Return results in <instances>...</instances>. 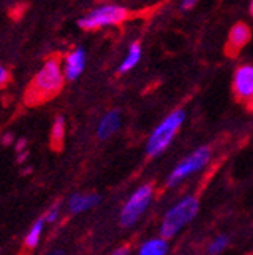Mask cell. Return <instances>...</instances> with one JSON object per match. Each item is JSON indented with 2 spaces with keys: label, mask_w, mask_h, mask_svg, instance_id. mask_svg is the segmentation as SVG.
<instances>
[{
  "label": "cell",
  "mask_w": 253,
  "mask_h": 255,
  "mask_svg": "<svg viewBox=\"0 0 253 255\" xmlns=\"http://www.w3.org/2000/svg\"><path fill=\"white\" fill-rule=\"evenodd\" d=\"M66 75L62 73L61 69V56L52 55L46 59L44 66L38 70L32 82L29 84L26 94H24V102L30 107L44 104L55 96L59 94V91L64 87Z\"/></svg>",
  "instance_id": "obj_1"
},
{
  "label": "cell",
  "mask_w": 253,
  "mask_h": 255,
  "mask_svg": "<svg viewBox=\"0 0 253 255\" xmlns=\"http://www.w3.org/2000/svg\"><path fill=\"white\" fill-rule=\"evenodd\" d=\"M85 67V50L82 47H78L72 53L67 55L66 58V67H64V75L67 81H75L79 78Z\"/></svg>",
  "instance_id": "obj_9"
},
{
  "label": "cell",
  "mask_w": 253,
  "mask_h": 255,
  "mask_svg": "<svg viewBox=\"0 0 253 255\" xmlns=\"http://www.w3.org/2000/svg\"><path fill=\"white\" fill-rule=\"evenodd\" d=\"M140 55H141V44H140V41H135L132 46H131V52H129V56L124 59V62L120 66V69H118V73H124V72H128V70H131L135 64L138 62V59H140Z\"/></svg>",
  "instance_id": "obj_15"
},
{
  "label": "cell",
  "mask_w": 253,
  "mask_h": 255,
  "mask_svg": "<svg viewBox=\"0 0 253 255\" xmlns=\"http://www.w3.org/2000/svg\"><path fill=\"white\" fill-rule=\"evenodd\" d=\"M64 137H66V122L62 117H56L52 132H50V146L55 150H61L62 144H64Z\"/></svg>",
  "instance_id": "obj_12"
},
{
  "label": "cell",
  "mask_w": 253,
  "mask_h": 255,
  "mask_svg": "<svg viewBox=\"0 0 253 255\" xmlns=\"http://www.w3.org/2000/svg\"><path fill=\"white\" fill-rule=\"evenodd\" d=\"M211 156V150L209 147L203 146L200 149H197L196 152H193L188 158H185L183 161L173 170V173L169 178V185H174L176 182H179L180 179L186 178L188 175H191L197 170H200Z\"/></svg>",
  "instance_id": "obj_6"
},
{
  "label": "cell",
  "mask_w": 253,
  "mask_h": 255,
  "mask_svg": "<svg viewBox=\"0 0 253 255\" xmlns=\"http://www.w3.org/2000/svg\"><path fill=\"white\" fill-rule=\"evenodd\" d=\"M131 17V12L121 6L108 5L91 11L86 17L79 20V26L85 30H96L109 24H120Z\"/></svg>",
  "instance_id": "obj_4"
},
{
  "label": "cell",
  "mask_w": 253,
  "mask_h": 255,
  "mask_svg": "<svg viewBox=\"0 0 253 255\" xmlns=\"http://www.w3.org/2000/svg\"><path fill=\"white\" fill-rule=\"evenodd\" d=\"M169 249V245L166 242V239H153L146 242L141 249H140V255H166Z\"/></svg>",
  "instance_id": "obj_13"
},
{
  "label": "cell",
  "mask_w": 253,
  "mask_h": 255,
  "mask_svg": "<svg viewBox=\"0 0 253 255\" xmlns=\"http://www.w3.org/2000/svg\"><path fill=\"white\" fill-rule=\"evenodd\" d=\"M250 12H252V15H253V0H252V3H250Z\"/></svg>",
  "instance_id": "obj_25"
},
{
  "label": "cell",
  "mask_w": 253,
  "mask_h": 255,
  "mask_svg": "<svg viewBox=\"0 0 253 255\" xmlns=\"http://www.w3.org/2000/svg\"><path fill=\"white\" fill-rule=\"evenodd\" d=\"M226 246H228V237L220 236V237H217V239L209 245V254H211V255H217V254H220L221 251H223Z\"/></svg>",
  "instance_id": "obj_16"
},
{
  "label": "cell",
  "mask_w": 253,
  "mask_h": 255,
  "mask_svg": "<svg viewBox=\"0 0 253 255\" xmlns=\"http://www.w3.org/2000/svg\"><path fill=\"white\" fill-rule=\"evenodd\" d=\"M234 94L238 102L253 110V66H241L234 76Z\"/></svg>",
  "instance_id": "obj_7"
},
{
  "label": "cell",
  "mask_w": 253,
  "mask_h": 255,
  "mask_svg": "<svg viewBox=\"0 0 253 255\" xmlns=\"http://www.w3.org/2000/svg\"><path fill=\"white\" fill-rule=\"evenodd\" d=\"M120 126V116H118V111H111L108 113L100 125H99V129H97V135L100 140H105L108 138L111 134H114L117 131V128Z\"/></svg>",
  "instance_id": "obj_11"
},
{
  "label": "cell",
  "mask_w": 253,
  "mask_h": 255,
  "mask_svg": "<svg viewBox=\"0 0 253 255\" xmlns=\"http://www.w3.org/2000/svg\"><path fill=\"white\" fill-rule=\"evenodd\" d=\"M44 223H46V219L41 217V219H38V220L34 223L32 228L29 230V233H27V236H26V239H24V246H26L27 249H34V248L38 245L40 237H41V233H43V228H44Z\"/></svg>",
  "instance_id": "obj_14"
},
{
  "label": "cell",
  "mask_w": 253,
  "mask_h": 255,
  "mask_svg": "<svg viewBox=\"0 0 253 255\" xmlns=\"http://www.w3.org/2000/svg\"><path fill=\"white\" fill-rule=\"evenodd\" d=\"M196 3V0H183V3H182V8L183 9H189V8H193Z\"/></svg>",
  "instance_id": "obj_22"
},
{
  "label": "cell",
  "mask_w": 253,
  "mask_h": 255,
  "mask_svg": "<svg viewBox=\"0 0 253 255\" xmlns=\"http://www.w3.org/2000/svg\"><path fill=\"white\" fill-rule=\"evenodd\" d=\"M49 255H62V252H59V251H53V252H50Z\"/></svg>",
  "instance_id": "obj_24"
},
{
  "label": "cell",
  "mask_w": 253,
  "mask_h": 255,
  "mask_svg": "<svg viewBox=\"0 0 253 255\" xmlns=\"http://www.w3.org/2000/svg\"><path fill=\"white\" fill-rule=\"evenodd\" d=\"M250 38H252V30H250V27L246 23H243V21L237 23L231 29L229 37H228V43L225 46L226 56L237 58L238 53H240V50L250 41Z\"/></svg>",
  "instance_id": "obj_8"
},
{
  "label": "cell",
  "mask_w": 253,
  "mask_h": 255,
  "mask_svg": "<svg viewBox=\"0 0 253 255\" xmlns=\"http://www.w3.org/2000/svg\"><path fill=\"white\" fill-rule=\"evenodd\" d=\"M26 158H27V152H26V150H23V152H18V159H17V161H18V163H23Z\"/></svg>",
  "instance_id": "obj_23"
},
{
  "label": "cell",
  "mask_w": 253,
  "mask_h": 255,
  "mask_svg": "<svg viewBox=\"0 0 253 255\" xmlns=\"http://www.w3.org/2000/svg\"><path fill=\"white\" fill-rule=\"evenodd\" d=\"M153 193L152 185H143L126 202L124 208L120 213V225L121 227H132L138 220V217L146 211V208L150 204Z\"/></svg>",
  "instance_id": "obj_5"
},
{
  "label": "cell",
  "mask_w": 253,
  "mask_h": 255,
  "mask_svg": "<svg viewBox=\"0 0 253 255\" xmlns=\"http://www.w3.org/2000/svg\"><path fill=\"white\" fill-rule=\"evenodd\" d=\"M112 255H129V248L128 246H123V248L117 249Z\"/></svg>",
  "instance_id": "obj_21"
},
{
  "label": "cell",
  "mask_w": 253,
  "mask_h": 255,
  "mask_svg": "<svg viewBox=\"0 0 253 255\" xmlns=\"http://www.w3.org/2000/svg\"><path fill=\"white\" fill-rule=\"evenodd\" d=\"M12 141H14V135H12V134H9V132H8V134H5V135L2 137V144H3V146H9Z\"/></svg>",
  "instance_id": "obj_20"
},
{
  "label": "cell",
  "mask_w": 253,
  "mask_h": 255,
  "mask_svg": "<svg viewBox=\"0 0 253 255\" xmlns=\"http://www.w3.org/2000/svg\"><path fill=\"white\" fill-rule=\"evenodd\" d=\"M100 202V196L96 193H89V195H73L69 201V210L73 214H79L84 213L89 208H92L94 205H97Z\"/></svg>",
  "instance_id": "obj_10"
},
{
  "label": "cell",
  "mask_w": 253,
  "mask_h": 255,
  "mask_svg": "<svg viewBox=\"0 0 253 255\" xmlns=\"http://www.w3.org/2000/svg\"><path fill=\"white\" fill-rule=\"evenodd\" d=\"M197 210H199L197 198L188 196L183 201H180L166 214L161 225V236L164 239L173 237L189 220H193V217L197 214Z\"/></svg>",
  "instance_id": "obj_2"
},
{
  "label": "cell",
  "mask_w": 253,
  "mask_h": 255,
  "mask_svg": "<svg viewBox=\"0 0 253 255\" xmlns=\"http://www.w3.org/2000/svg\"><path fill=\"white\" fill-rule=\"evenodd\" d=\"M26 144H27L26 138H18V140H17V143H15V150H17V152H23V150H26Z\"/></svg>",
  "instance_id": "obj_19"
},
{
  "label": "cell",
  "mask_w": 253,
  "mask_h": 255,
  "mask_svg": "<svg viewBox=\"0 0 253 255\" xmlns=\"http://www.w3.org/2000/svg\"><path fill=\"white\" fill-rule=\"evenodd\" d=\"M183 119H185V113L182 110H177L156 128L155 132L152 134V137L149 140V143H147L149 156H156L167 149V146L171 143L176 132L179 131Z\"/></svg>",
  "instance_id": "obj_3"
},
{
  "label": "cell",
  "mask_w": 253,
  "mask_h": 255,
  "mask_svg": "<svg viewBox=\"0 0 253 255\" xmlns=\"http://www.w3.org/2000/svg\"><path fill=\"white\" fill-rule=\"evenodd\" d=\"M11 79V75H9V70L3 66H0V88H3Z\"/></svg>",
  "instance_id": "obj_17"
},
{
  "label": "cell",
  "mask_w": 253,
  "mask_h": 255,
  "mask_svg": "<svg viewBox=\"0 0 253 255\" xmlns=\"http://www.w3.org/2000/svg\"><path fill=\"white\" fill-rule=\"evenodd\" d=\"M58 216H59V205L56 204V205H53L49 211H47V214L44 216V219H46V222H55L56 219H58Z\"/></svg>",
  "instance_id": "obj_18"
}]
</instances>
